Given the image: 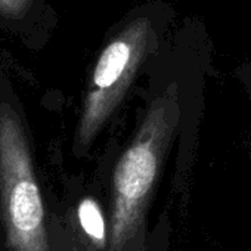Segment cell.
<instances>
[{"label":"cell","instance_id":"6da1fadb","mask_svg":"<svg viewBox=\"0 0 251 251\" xmlns=\"http://www.w3.org/2000/svg\"><path fill=\"white\" fill-rule=\"evenodd\" d=\"M180 118V92L179 84L173 81L151 96L136 132L114 164L108 251H132L144 232L147 211Z\"/></svg>","mask_w":251,"mask_h":251},{"label":"cell","instance_id":"7a4b0ae2","mask_svg":"<svg viewBox=\"0 0 251 251\" xmlns=\"http://www.w3.org/2000/svg\"><path fill=\"white\" fill-rule=\"evenodd\" d=\"M172 12L150 3L126 15L105 39L86 81L73 138V152L83 157L108 127L147 61L157 52Z\"/></svg>","mask_w":251,"mask_h":251},{"label":"cell","instance_id":"3957f363","mask_svg":"<svg viewBox=\"0 0 251 251\" xmlns=\"http://www.w3.org/2000/svg\"><path fill=\"white\" fill-rule=\"evenodd\" d=\"M34 155L24 103L0 71V219L9 251H50Z\"/></svg>","mask_w":251,"mask_h":251},{"label":"cell","instance_id":"277c9868","mask_svg":"<svg viewBox=\"0 0 251 251\" xmlns=\"http://www.w3.org/2000/svg\"><path fill=\"white\" fill-rule=\"evenodd\" d=\"M56 25L58 15L48 0H0V31L30 50H42Z\"/></svg>","mask_w":251,"mask_h":251},{"label":"cell","instance_id":"5b68a950","mask_svg":"<svg viewBox=\"0 0 251 251\" xmlns=\"http://www.w3.org/2000/svg\"><path fill=\"white\" fill-rule=\"evenodd\" d=\"M77 219L86 238L98 248H103L109 241L106 222L99 202L92 197H84L77 205Z\"/></svg>","mask_w":251,"mask_h":251},{"label":"cell","instance_id":"8992f818","mask_svg":"<svg viewBox=\"0 0 251 251\" xmlns=\"http://www.w3.org/2000/svg\"><path fill=\"white\" fill-rule=\"evenodd\" d=\"M248 74V78L245 80V83H247V86H248V89H250V93H251V74L250 73H247Z\"/></svg>","mask_w":251,"mask_h":251}]
</instances>
